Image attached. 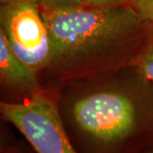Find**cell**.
Returning a JSON list of instances; mask_svg holds the SVG:
<instances>
[{"mask_svg":"<svg viewBox=\"0 0 153 153\" xmlns=\"http://www.w3.org/2000/svg\"><path fill=\"white\" fill-rule=\"evenodd\" d=\"M0 25L12 51L26 64L37 72L49 66V32L37 0H6Z\"/></svg>","mask_w":153,"mask_h":153,"instance_id":"obj_4","label":"cell"},{"mask_svg":"<svg viewBox=\"0 0 153 153\" xmlns=\"http://www.w3.org/2000/svg\"><path fill=\"white\" fill-rule=\"evenodd\" d=\"M42 11H60L83 5L82 0H37Z\"/></svg>","mask_w":153,"mask_h":153,"instance_id":"obj_7","label":"cell"},{"mask_svg":"<svg viewBox=\"0 0 153 153\" xmlns=\"http://www.w3.org/2000/svg\"><path fill=\"white\" fill-rule=\"evenodd\" d=\"M0 77L4 83L31 95L38 92L37 71L12 51L2 32H0Z\"/></svg>","mask_w":153,"mask_h":153,"instance_id":"obj_5","label":"cell"},{"mask_svg":"<svg viewBox=\"0 0 153 153\" xmlns=\"http://www.w3.org/2000/svg\"><path fill=\"white\" fill-rule=\"evenodd\" d=\"M41 13L49 32V66L80 67L133 38L153 33V24L132 4Z\"/></svg>","mask_w":153,"mask_h":153,"instance_id":"obj_1","label":"cell"},{"mask_svg":"<svg viewBox=\"0 0 153 153\" xmlns=\"http://www.w3.org/2000/svg\"><path fill=\"white\" fill-rule=\"evenodd\" d=\"M0 110L36 153H78L56 105L47 96L36 92L21 103H1Z\"/></svg>","mask_w":153,"mask_h":153,"instance_id":"obj_3","label":"cell"},{"mask_svg":"<svg viewBox=\"0 0 153 153\" xmlns=\"http://www.w3.org/2000/svg\"><path fill=\"white\" fill-rule=\"evenodd\" d=\"M134 65L145 80L153 82V33L138 51Z\"/></svg>","mask_w":153,"mask_h":153,"instance_id":"obj_6","label":"cell"},{"mask_svg":"<svg viewBox=\"0 0 153 153\" xmlns=\"http://www.w3.org/2000/svg\"><path fill=\"white\" fill-rule=\"evenodd\" d=\"M14 153H20V152H14Z\"/></svg>","mask_w":153,"mask_h":153,"instance_id":"obj_12","label":"cell"},{"mask_svg":"<svg viewBox=\"0 0 153 153\" xmlns=\"http://www.w3.org/2000/svg\"><path fill=\"white\" fill-rule=\"evenodd\" d=\"M132 4L146 22L153 24V0H133Z\"/></svg>","mask_w":153,"mask_h":153,"instance_id":"obj_8","label":"cell"},{"mask_svg":"<svg viewBox=\"0 0 153 153\" xmlns=\"http://www.w3.org/2000/svg\"><path fill=\"white\" fill-rule=\"evenodd\" d=\"M69 120L83 143L82 153H129L137 141L153 135V106L144 108L119 92H98L77 100Z\"/></svg>","mask_w":153,"mask_h":153,"instance_id":"obj_2","label":"cell"},{"mask_svg":"<svg viewBox=\"0 0 153 153\" xmlns=\"http://www.w3.org/2000/svg\"><path fill=\"white\" fill-rule=\"evenodd\" d=\"M143 153H153V144L151 146V147L148 148L147 150H146Z\"/></svg>","mask_w":153,"mask_h":153,"instance_id":"obj_10","label":"cell"},{"mask_svg":"<svg viewBox=\"0 0 153 153\" xmlns=\"http://www.w3.org/2000/svg\"><path fill=\"white\" fill-rule=\"evenodd\" d=\"M6 0H0V2H1V4H3V3H4Z\"/></svg>","mask_w":153,"mask_h":153,"instance_id":"obj_11","label":"cell"},{"mask_svg":"<svg viewBox=\"0 0 153 153\" xmlns=\"http://www.w3.org/2000/svg\"><path fill=\"white\" fill-rule=\"evenodd\" d=\"M133 0H82L83 5L91 7H108L132 4Z\"/></svg>","mask_w":153,"mask_h":153,"instance_id":"obj_9","label":"cell"}]
</instances>
